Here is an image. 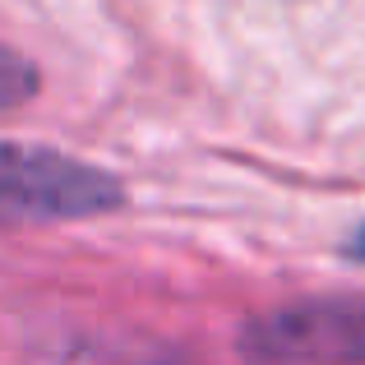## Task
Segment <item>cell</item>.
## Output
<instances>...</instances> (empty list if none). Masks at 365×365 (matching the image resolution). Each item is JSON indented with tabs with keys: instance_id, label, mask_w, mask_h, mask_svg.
Listing matches in <instances>:
<instances>
[{
	"instance_id": "277c9868",
	"label": "cell",
	"mask_w": 365,
	"mask_h": 365,
	"mask_svg": "<svg viewBox=\"0 0 365 365\" xmlns=\"http://www.w3.org/2000/svg\"><path fill=\"white\" fill-rule=\"evenodd\" d=\"M347 259H356V264H365V222L351 232V241H347V250H342Z\"/></svg>"
},
{
	"instance_id": "6da1fadb",
	"label": "cell",
	"mask_w": 365,
	"mask_h": 365,
	"mask_svg": "<svg viewBox=\"0 0 365 365\" xmlns=\"http://www.w3.org/2000/svg\"><path fill=\"white\" fill-rule=\"evenodd\" d=\"M120 204L125 185L111 171L42 143L0 139V222H74Z\"/></svg>"
},
{
	"instance_id": "3957f363",
	"label": "cell",
	"mask_w": 365,
	"mask_h": 365,
	"mask_svg": "<svg viewBox=\"0 0 365 365\" xmlns=\"http://www.w3.org/2000/svg\"><path fill=\"white\" fill-rule=\"evenodd\" d=\"M28 98H37V65L0 42V111L24 107Z\"/></svg>"
},
{
	"instance_id": "7a4b0ae2",
	"label": "cell",
	"mask_w": 365,
	"mask_h": 365,
	"mask_svg": "<svg viewBox=\"0 0 365 365\" xmlns=\"http://www.w3.org/2000/svg\"><path fill=\"white\" fill-rule=\"evenodd\" d=\"M241 351L259 365H365V296H310L255 314Z\"/></svg>"
}]
</instances>
